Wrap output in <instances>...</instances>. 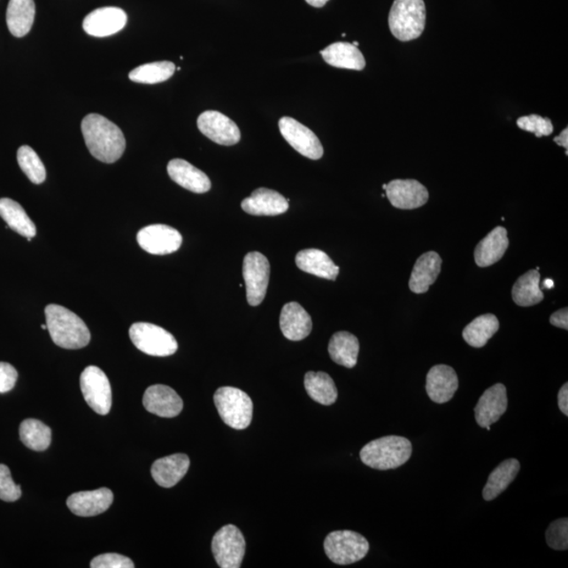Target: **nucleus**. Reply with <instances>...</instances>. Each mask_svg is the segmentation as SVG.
I'll return each instance as SVG.
<instances>
[{"instance_id": "nucleus-1", "label": "nucleus", "mask_w": 568, "mask_h": 568, "mask_svg": "<svg viewBox=\"0 0 568 568\" xmlns=\"http://www.w3.org/2000/svg\"><path fill=\"white\" fill-rule=\"evenodd\" d=\"M88 151L99 161L114 164L126 150L124 133L114 122L99 114H88L81 122Z\"/></svg>"}, {"instance_id": "nucleus-2", "label": "nucleus", "mask_w": 568, "mask_h": 568, "mask_svg": "<svg viewBox=\"0 0 568 568\" xmlns=\"http://www.w3.org/2000/svg\"><path fill=\"white\" fill-rule=\"evenodd\" d=\"M47 330L52 341L65 349L87 347L91 342V333L80 316L58 304H49L44 310Z\"/></svg>"}, {"instance_id": "nucleus-3", "label": "nucleus", "mask_w": 568, "mask_h": 568, "mask_svg": "<svg viewBox=\"0 0 568 568\" xmlns=\"http://www.w3.org/2000/svg\"><path fill=\"white\" fill-rule=\"evenodd\" d=\"M413 447L409 439L387 436L372 440L360 450V459L367 466L379 471L398 469L411 458Z\"/></svg>"}, {"instance_id": "nucleus-4", "label": "nucleus", "mask_w": 568, "mask_h": 568, "mask_svg": "<svg viewBox=\"0 0 568 568\" xmlns=\"http://www.w3.org/2000/svg\"><path fill=\"white\" fill-rule=\"evenodd\" d=\"M426 8L423 0H395L388 16L392 35L401 42L419 38L425 31Z\"/></svg>"}, {"instance_id": "nucleus-5", "label": "nucleus", "mask_w": 568, "mask_h": 568, "mask_svg": "<svg viewBox=\"0 0 568 568\" xmlns=\"http://www.w3.org/2000/svg\"><path fill=\"white\" fill-rule=\"evenodd\" d=\"M214 403L222 421L234 430H244L253 418V401L242 389L224 387L217 389Z\"/></svg>"}, {"instance_id": "nucleus-6", "label": "nucleus", "mask_w": 568, "mask_h": 568, "mask_svg": "<svg viewBox=\"0 0 568 568\" xmlns=\"http://www.w3.org/2000/svg\"><path fill=\"white\" fill-rule=\"evenodd\" d=\"M370 543L358 533L336 531L327 534L325 551L328 559L339 565L356 564L369 553Z\"/></svg>"}, {"instance_id": "nucleus-7", "label": "nucleus", "mask_w": 568, "mask_h": 568, "mask_svg": "<svg viewBox=\"0 0 568 568\" xmlns=\"http://www.w3.org/2000/svg\"><path fill=\"white\" fill-rule=\"evenodd\" d=\"M129 333L133 344L144 354L166 357L177 352L175 337L165 328L152 323H134Z\"/></svg>"}, {"instance_id": "nucleus-8", "label": "nucleus", "mask_w": 568, "mask_h": 568, "mask_svg": "<svg viewBox=\"0 0 568 568\" xmlns=\"http://www.w3.org/2000/svg\"><path fill=\"white\" fill-rule=\"evenodd\" d=\"M211 551L219 567L239 568L246 554V540L237 526L228 525L215 533Z\"/></svg>"}, {"instance_id": "nucleus-9", "label": "nucleus", "mask_w": 568, "mask_h": 568, "mask_svg": "<svg viewBox=\"0 0 568 568\" xmlns=\"http://www.w3.org/2000/svg\"><path fill=\"white\" fill-rule=\"evenodd\" d=\"M81 388L83 398L95 413H110L112 408V388L107 375L99 367H86L81 375Z\"/></svg>"}, {"instance_id": "nucleus-10", "label": "nucleus", "mask_w": 568, "mask_h": 568, "mask_svg": "<svg viewBox=\"0 0 568 568\" xmlns=\"http://www.w3.org/2000/svg\"><path fill=\"white\" fill-rule=\"evenodd\" d=\"M242 272L249 304L263 303L270 281L269 260L259 252H250L244 257Z\"/></svg>"}, {"instance_id": "nucleus-11", "label": "nucleus", "mask_w": 568, "mask_h": 568, "mask_svg": "<svg viewBox=\"0 0 568 568\" xmlns=\"http://www.w3.org/2000/svg\"><path fill=\"white\" fill-rule=\"evenodd\" d=\"M281 135L289 146L306 158L319 160L323 156V147L313 131L300 124L292 117H282L280 120Z\"/></svg>"}, {"instance_id": "nucleus-12", "label": "nucleus", "mask_w": 568, "mask_h": 568, "mask_svg": "<svg viewBox=\"0 0 568 568\" xmlns=\"http://www.w3.org/2000/svg\"><path fill=\"white\" fill-rule=\"evenodd\" d=\"M139 246L153 255L175 253L182 244V236L176 228L165 225H152L137 234Z\"/></svg>"}, {"instance_id": "nucleus-13", "label": "nucleus", "mask_w": 568, "mask_h": 568, "mask_svg": "<svg viewBox=\"0 0 568 568\" xmlns=\"http://www.w3.org/2000/svg\"><path fill=\"white\" fill-rule=\"evenodd\" d=\"M197 126L204 136L221 146L230 147L241 142V130L235 122L217 111H207L200 114Z\"/></svg>"}, {"instance_id": "nucleus-14", "label": "nucleus", "mask_w": 568, "mask_h": 568, "mask_svg": "<svg viewBox=\"0 0 568 568\" xmlns=\"http://www.w3.org/2000/svg\"><path fill=\"white\" fill-rule=\"evenodd\" d=\"M386 195L393 207L415 210L427 203V188L414 180H396L388 183Z\"/></svg>"}, {"instance_id": "nucleus-15", "label": "nucleus", "mask_w": 568, "mask_h": 568, "mask_svg": "<svg viewBox=\"0 0 568 568\" xmlns=\"http://www.w3.org/2000/svg\"><path fill=\"white\" fill-rule=\"evenodd\" d=\"M127 16L124 10L115 7L93 11L83 20V30L94 37H108L116 35L127 25Z\"/></svg>"}, {"instance_id": "nucleus-16", "label": "nucleus", "mask_w": 568, "mask_h": 568, "mask_svg": "<svg viewBox=\"0 0 568 568\" xmlns=\"http://www.w3.org/2000/svg\"><path fill=\"white\" fill-rule=\"evenodd\" d=\"M508 404V395L503 384L497 383L487 388L473 410L478 426L487 428L494 425L505 414Z\"/></svg>"}, {"instance_id": "nucleus-17", "label": "nucleus", "mask_w": 568, "mask_h": 568, "mask_svg": "<svg viewBox=\"0 0 568 568\" xmlns=\"http://www.w3.org/2000/svg\"><path fill=\"white\" fill-rule=\"evenodd\" d=\"M143 406L149 413L163 418H174L181 413L183 401L174 389L163 384L147 388Z\"/></svg>"}, {"instance_id": "nucleus-18", "label": "nucleus", "mask_w": 568, "mask_h": 568, "mask_svg": "<svg viewBox=\"0 0 568 568\" xmlns=\"http://www.w3.org/2000/svg\"><path fill=\"white\" fill-rule=\"evenodd\" d=\"M459 387L458 376L453 367L445 365L433 366L426 376V393L434 403L443 404L454 397Z\"/></svg>"}, {"instance_id": "nucleus-19", "label": "nucleus", "mask_w": 568, "mask_h": 568, "mask_svg": "<svg viewBox=\"0 0 568 568\" xmlns=\"http://www.w3.org/2000/svg\"><path fill=\"white\" fill-rule=\"evenodd\" d=\"M114 495L109 488H99L96 491L80 492L71 495L66 500L69 510L76 516L93 517L103 514L110 509Z\"/></svg>"}, {"instance_id": "nucleus-20", "label": "nucleus", "mask_w": 568, "mask_h": 568, "mask_svg": "<svg viewBox=\"0 0 568 568\" xmlns=\"http://www.w3.org/2000/svg\"><path fill=\"white\" fill-rule=\"evenodd\" d=\"M242 208L249 215L277 216L288 210V199L272 189L259 188L242 200Z\"/></svg>"}, {"instance_id": "nucleus-21", "label": "nucleus", "mask_w": 568, "mask_h": 568, "mask_svg": "<svg viewBox=\"0 0 568 568\" xmlns=\"http://www.w3.org/2000/svg\"><path fill=\"white\" fill-rule=\"evenodd\" d=\"M313 327L311 316L302 305L289 303L283 306L280 315L281 332L288 341L300 342L308 337Z\"/></svg>"}, {"instance_id": "nucleus-22", "label": "nucleus", "mask_w": 568, "mask_h": 568, "mask_svg": "<svg viewBox=\"0 0 568 568\" xmlns=\"http://www.w3.org/2000/svg\"><path fill=\"white\" fill-rule=\"evenodd\" d=\"M168 173L173 181L193 193L203 194L211 189V180L207 174L186 160H171Z\"/></svg>"}, {"instance_id": "nucleus-23", "label": "nucleus", "mask_w": 568, "mask_h": 568, "mask_svg": "<svg viewBox=\"0 0 568 568\" xmlns=\"http://www.w3.org/2000/svg\"><path fill=\"white\" fill-rule=\"evenodd\" d=\"M442 259L436 252H427L417 259L410 280L411 291L425 294L437 280L441 272Z\"/></svg>"}, {"instance_id": "nucleus-24", "label": "nucleus", "mask_w": 568, "mask_h": 568, "mask_svg": "<svg viewBox=\"0 0 568 568\" xmlns=\"http://www.w3.org/2000/svg\"><path fill=\"white\" fill-rule=\"evenodd\" d=\"M189 458L185 454H175L156 460L151 473L156 483L161 487H175L188 471Z\"/></svg>"}, {"instance_id": "nucleus-25", "label": "nucleus", "mask_w": 568, "mask_h": 568, "mask_svg": "<svg viewBox=\"0 0 568 568\" xmlns=\"http://www.w3.org/2000/svg\"><path fill=\"white\" fill-rule=\"evenodd\" d=\"M508 231L503 226L495 227L483 238L475 249L476 265L480 267L491 266L503 259L509 248Z\"/></svg>"}, {"instance_id": "nucleus-26", "label": "nucleus", "mask_w": 568, "mask_h": 568, "mask_svg": "<svg viewBox=\"0 0 568 568\" xmlns=\"http://www.w3.org/2000/svg\"><path fill=\"white\" fill-rule=\"evenodd\" d=\"M296 265L300 270L327 280H336L339 266L334 264L326 253L317 249L300 250L296 255Z\"/></svg>"}, {"instance_id": "nucleus-27", "label": "nucleus", "mask_w": 568, "mask_h": 568, "mask_svg": "<svg viewBox=\"0 0 568 568\" xmlns=\"http://www.w3.org/2000/svg\"><path fill=\"white\" fill-rule=\"evenodd\" d=\"M327 65L339 69L362 71L365 59L357 47L349 42H335L320 51Z\"/></svg>"}, {"instance_id": "nucleus-28", "label": "nucleus", "mask_w": 568, "mask_h": 568, "mask_svg": "<svg viewBox=\"0 0 568 568\" xmlns=\"http://www.w3.org/2000/svg\"><path fill=\"white\" fill-rule=\"evenodd\" d=\"M35 0H10L7 9V25L11 35L24 37L32 29L35 19Z\"/></svg>"}, {"instance_id": "nucleus-29", "label": "nucleus", "mask_w": 568, "mask_h": 568, "mask_svg": "<svg viewBox=\"0 0 568 568\" xmlns=\"http://www.w3.org/2000/svg\"><path fill=\"white\" fill-rule=\"evenodd\" d=\"M359 341L353 334L338 332L334 334L328 343V354L335 364L353 369L357 365Z\"/></svg>"}, {"instance_id": "nucleus-30", "label": "nucleus", "mask_w": 568, "mask_h": 568, "mask_svg": "<svg viewBox=\"0 0 568 568\" xmlns=\"http://www.w3.org/2000/svg\"><path fill=\"white\" fill-rule=\"evenodd\" d=\"M0 217L10 228L31 242L36 236V226L19 203L10 198L0 199Z\"/></svg>"}, {"instance_id": "nucleus-31", "label": "nucleus", "mask_w": 568, "mask_h": 568, "mask_svg": "<svg viewBox=\"0 0 568 568\" xmlns=\"http://www.w3.org/2000/svg\"><path fill=\"white\" fill-rule=\"evenodd\" d=\"M521 465L517 459H508L500 464L489 475L487 486L483 488V498L492 501L503 494L515 480Z\"/></svg>"}, {"instance_id": "nucleus-32", "label": "nucleus", "mask_w": 568, "mask_h": 568, "mask_svg": "<svg viewBox=\"0 0 568 568\" xmlns=\"http://www.w3.org/2000/svg\"><path fill=\"white\" fill-rule=\"evenodd\" d=\"M304 388L309 396L322 405H332L337 401L338 391L335 382L326 372H306Z\"/></svg>"}, {"instance_id": "nucleus-33", "label": "nucleus", "mask_w": 568, "mask_h": 568, "mask_svg": "<svg viewBox=\"0 0 568 568\" xmlns=\"http://www.w3.org/2000/svg\"><path fill=\"white\" fill-rule=\"evenodd\" d=\"M512 300L520 306H533L542 302L544 294L540 288L538 270H532L516 281L511 291Z\"/></svg>"}, {"instance_id": "nucleus-34", "label": "nucleus", "mask_w": 568, "mask_h": 568, "mask_svg": "<svg viewBox=\"0 0 568 568\" xmlns=\"http://www.w3.org/2000/svg\"><path fill=\"white\" fill-rule=\"evenodd\" d=\"M499 326V320L495 315H481L466 326L462 336L471 347L480 349L498 332Z\"/></svg>"}, {"instance_id": "nucleus-35", "label": "nucleus", "mask_w": 568, "mask_h": 568, "mask_svg": "<svg viewBox=\"0 0 568 568\" xmlns=\"http://www.w3.org/2000/svg\"><path fill=\"white\" fill-rule=\"evenodd\" d=\"M21 442L35 452H43L52 441V431L48 426L36 419H26L19 427Z\"/></svg>"}, {"instance_id": "nucleus-36", "label": "nucleus", "mask_w": 568, "mask_h": 568, "mask_svg": "<svg viewBox=\"0 0 568 568\" xmlns=\"http://www.w3.org/2000/svg\"><path fill=\"white\" fill-rule=\"evenodd\" d=\"M176 66L171 61H156V63L139 65L130 72L129 78L134 82L144 85H155L170 80L174 75Z\"/></svg>"}, {"instance_id": "nucleus-37", "label": "nucleus", "mask_w": 568, "mask_h": 568, "mask_svg": "<svg viewBox=\"0 0 568 568\" xmlns=\"http://www.w3.org/2000/svg\"><path fill=\"white\" fill-rule=\"evenodd\" d=\"M18 161L22 172L25 173L30 181L35 185H41L46 180L47 172L44 165L37 153L29 146H22L19 149Z\"/></svg>"}, {"instance_id": "nucleus-38", "label": "nucleus", "mask_w": 568, "mask_h": 568, "mask_svg": "<svg viewBox=\"0 0 568 568\" xmlns=\"http://www.w3.org/2000/svg\"><path fill=\"white\" fill-rule=\"evenodd\" d=\"M517 125L521 130L533 133L539 138L549 136L554 132L553 122L536 114L520 117Z\"/></svg>"}, {"instance_id": "nucleus-39", "label": "nucleus", "mask_w": 568, "mask_h": 568, "mask_svg": "<svg viewBox=\"0 0 568 568\" xmlns=\"http://www.w3.org/2000/svg\"><path fill=\"white\" fill-rule=\"evenodd\" d=\"M545 537H547V543L550 549L566 550L568 549L567 518L550 523L547 533H545Z\"/></svg>"}, {"instance_id": "nucleus-40", "label": "nucleus", "mask_w": 568, "mask_h": 568, "mask_svg": "<svg viewBox=\"0 0 568 568\" xmlns=\"http://www.w3.org/2000/svg\"><path fill=\"white\" fill-rule=\"evenodd\" d=\"M21 497V487L13 481L7 465L0 464V500L14 503Z\"/></svg>"}, {"instance_id": "nucleus-41", "label": "nucleus", "mask_w": 568, "mask_h": 568, "mask_svg": "<svg viewBox=\"0 0 568 568\" xmlns=\"http://www.w3.org/2000/svg\"><path fill=\"white\" fill-rule=\"evenodd\" d=\"M92 568H134L133 561L119 554H104L91 561Z\"/></svg>"}, {"instance_id": "nucleus-42", "label": "nucleus", "mask_w": 568, "mask_h": 568, "mask_svg": "<svg viewBox=\"0 0 568 568\" xmlns=\"http://www.w3.org/2000/svg\"><path fill=\"white\" fill-rule=\"evenodd\" d=\"M19 372L7 362H0V394L12 391L18 381Z\"/></svg>"}, {"instance_id": "nucleus-43", "label": "nucleus", "mask_w": 568, "mask_h": 568, "mask_svg": "<svg viewBox=\"0 0 568 568\" xmlns=\"http://www.w3.org/2000/svg\"><path fill=\"white\" fill-rule=\"evenodd\" d=\"M551 325L556 327L564 328V330H568V311L567 308L562 309L558 311H555L553 315L550 316L549 319Z\"/></svg>"}, {"instance_id": "nucleus-44", "label": "nucleus", "mask_w": 568, "mask_h": 568, "mask_svg": "<svg viewBox=\"0 0 568 568\" xmlns=\"http://www.w3.org/2000/svg\"><path fill=\"white\" fill-rule=\"evenodd\" d=\"M558 405L559 409L565 416H568V384L565 383L564 387L560 388L558 394Z\"/></svg>"}, {"instance_id": "nucleus-45", "label": "nucleus", "mask_w": 568, "mask_h": 568, "mask_svg": "<svg viewBox=\"0 0 568 568\" xmlns=\"http://www.w3.org/2000/svg\"><path fill=\"white\" fill-rule=\"evenodd\" d=\"M554 142L556 144H559L560 147L564 148L567 151L568 149V129H564L561 132L559 136L554 138Z\"/></svg>"}, {"instance_id": "nucleus-46", "label": "nucleus", "mask_w": 568, "mask_h": 568, "mask_svg": "<svg viewBox=\"0 0 568 568\" xmlns=\"http://www.w3.org/2000/svg\"><path fill=\"white\" fill-rule=\"evenodd\" d=\"M311 7L322 8L325 7L328 0H305Z\"/></svg>"}, {"instance_id": "nucleus-47", "label": "nucleus", "mask_w": 568, "mask_h": 568, "mask_svg": "<svg viewBox=\"0 0 568 568\" xmlns=\"http://www.w3.org/2000/svg\"><path fill=\"white\" fill-rule=\"evenodd\" d=\"M543 288H554V281L551 280H544Z\"/></svg>"}, {"instance_id": "nucleus-48", "label": "nucleus", "mask_w": 568, "mask_h": 568, "mask_svg": "<svg viewBox=\"0 0 568 568\" xmlns=\"http://www.w3.org/2000/svg\"><path fill=\"white\" fill-rule=\"evenodd\" d=\"M353 44H354L355 47H358L359 46V42H354Z\"/></svg>"}, {"instance_id": "nucleus-49", "label": "nucleus", "mask_w": 568, "mask_h": 568, "mask_svg": "<svg viewBox=\"0 0 568 568\" xmlns=\"http://www.w3.org/2000/svg\"><path fill=\"white\" fill-rule=\"evenodd\" d=\"M42 330H47V325H42Z\"/></svg>"}, {"instance_id": "nucleus-50", "label": "nucleus", "mask_w": 568, "mask_h": 568, "mask_svg": "<svg viewBox=\"0 0 568 568\" xmlns=\"http://www.w3.org/2000/svg\"><path fill=\"white\" fill-rule=\"evenodd\" d=\"M387 186H388V185H383V186H382V188H383V189H386V188H387Z\"/></svg>"}]
</instances>
